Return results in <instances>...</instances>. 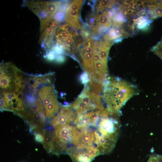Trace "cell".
I'll list each match as a JSON object with an SVG mask.
<instances>
[{
	"instance_id": "cell-1",
	"label": "cell",
	"mask_w": 162,
	"mask_h": 162,
	"mask_svg": "<svg viewBox=\"0 0 162 162\" xmlns=\"http://www.w3.org/2000/svg\"><path fill=\"white\" fill-rule=\"evenodd\" d=\"M101 98L106 109L112 114L118 113L122 107L136 92L134 85L117 77H110L105 82Z\"/></svg>"
},
{
	"instance_id": "cell-2",
	"label": "cell",
	"mask_w": 162,
	"mask_h": 162,
	"mask_svg": "<svg viewBox=\"0 0 162 162\" xmlns=\"http://www.w3.org/2000/svg\"><path fill=\"white\" fill-rule=\"evenodd\" d=\"M109 115L100 116L93 126L97 127L93 130L94 143L100 154L110 153L113 148L119 133V124L115 119Z\"/></svg>"
},
{
	"instance_id": "cell-3",
	"label": "cell",
	"mask_w": 162,
	"mask_h": 162,
	"mask_svg": "<svg viewBox=\"0 0 162 162\" xmlns=\"http://www.w3.org/2000/svg\"><path fill=\"white\" fill-rule=\"evenodd\" d=\"M102 92L101 90L88 82L76 100L70 105L73 112L77 116L93 111L105 109L101 99Z\"/></svg>"
},
{
	"instance_id": "cell-4",
	"label": "cell",
	"mask_w": 162,
	"mask_h": 162,
	"mask_svg": "<svg viewBox=\"0 0 162 162\" xmlns=\"http://www.w3.org/2000/svg\"><path fill=\"white\" fill-rule=\"evenodd\" d=\"M54 74H44L37 88V94L45 109L46 117L52 119L58 112L60 106L53 84Z\"/></svg>"
},
{
	"instance_id": "cell-5",
	"label": "cell",
	"mask_w": 162,
	"mask_h": 162,
	"mask_svg": "<svg viewBox=\"0 0 162 162\" xmlns=\"http://www.w3.org/2000/svg\"><path fill=\"white\" fill-rule=\"evenodd\" d=\"M24 4L39 18L41 32L58 10L62 3L57 1L27 0Z\"/></svg>"
},
{
	"instance_id": "cell-6",
	"label": "cell",
	"mask_w": 162,
	"mask_h": 162,
	"mask_svg": "<svg viewBox=\"0 0 162 162\" xmlns=\"http://www.w3.org/2000/svg\"><path fill=\"white\" fill-rule=\"evenodd\" d=\"M77 30L70 25L66 23L60 26L55 35V45L61 47L64 53L72 57L76 52L78 44L80 41Z\"/></svg>"
},
{
	"instance_id": "cell-7",
	"label": "cell",
	"mask_w": 162,
	"mask_h": 162,
	"mask_svg": "<svg viewBox=\"0 0 162 162\" xmlns=\"http://www.w3.org/2000/svg\"><path fill=\"white\" fill-rule=\"evenodd\" d=\"M54 139L56 148V154L67 153L69 146L72 144L74 139L79 131L76 126L69 124L54 128Z\"/></svg>"
},
{
	"instance_id": "cell-8",
	"label": "cell",
	"mask_w": 162,
	"mask_h": 162,
	"mask_svg": "<svg viewBox=\"0 0 162 162\" xmlns=\"http://www.w3.org/2000/svg\"><path fill=\"white\" fill-rule=\"evenodd\" d=\"M81 37L82 40H81L78 44L76 52H78L80 56L81 65L84 72L88 74L92 80L94 76L92 39L89 37Z\"/></svg>"
},
{
	"instance_id": "cell-9",
	"label": "cell",
	"mask_w": 162,
	"mask_h": 162,
	"mask_svg": "<svg viewBox=\"0 0 162 162\" xmlns=\"http://www.w3.org/2000/svg\"><path fill=\"white\" fill-rule=\"evenodd\" d=\"M17 67L11 62L0 64V92L15 91L16 72Z\"/></svg>"
},
{
	"instance_id": "cell-10",
	"label": "cell",
	"mask_w": 162,
	"mask_h": 162,
	"mask_svg": "<svg viewBox=\"0 0 162 162\" xmlns=\"http://www.w3.org/2000/svg\"><path fill=\"white\" fill-rule=\"evenodd\" d=\"M60 22L54 16L40 32L39 42L41 46L46 51L51 50L53 46V38Z\"/></svg>"
},
{
	"instance_id": "cell-11",
	"label": "cell",
	"mask_w": 162,
	"mask_h": 162,
	"mask_svg": "<svg viewBox=\"0 0 162 162\" xmlns=\"http://www.w3.org/2000/svg\"><path fill=\"white\" fill-rule=\"evenodd\" d=\"M96 14L90 18V27L94 32L101 33L109 28L112 24V14L110 12H96Z\"/></svg>"
},
{
	"instance_id": "cell-12",
	"label": "cell",
	"mask_w": 162,
	"mask_h": 162,
	"mask_svg": "<svg viewBox=\"0 0 162 162\" xmlns=\"http://www.w3.org/2000/svg\"><path fill=\"white\" fill-rule=\"evenodd\" d=\"M83 0H74L69 3L65 13L64 20L66 23L74 28L77 30H80L81 25L80 14Z\"/></svg>"
},
{
	"instance_id": "cell-13",
	"label": "cell",
	"mask_w": 162,
	"mask_h": 162,
	"mask_svg": "<svg viewBox=\"0 0 162 162\" xmlns=\"http://www.w3.org/2000/svg\"><path fill=\"white\" fill-rule=\"evenodd\" d=\"M67 153L73 162H91L94 158L100 154L97 147L92 146L85 149H70Z\"/></svg>"
},
{
	"instance_id": "cell-14",
	"label": "cell",
	"mask_w": 162,
	"mask_h": 162,
	"mask_svg": "<svg viewBox=\"0 0 162 162\" xmlns=\"http://www.w3.org/2000/svg\"><path fill=\"white\" fill-rule=\"evenodd\" d=\"M76 116L73 112L70 105L61 106L56 115L52 119L51 125L56 127L69 124L74 121Z\"/></svg>"
},
{
	"instance_id": "cell-15",
	"label": "cell",
	"mask_w": 162,
	"mask_h": 162,
	"mask_svg": "<svg viewBox=\"0 0 162 162\" xmlns=\"http://www.w3.org/2000/svg\"><path fill=\"white\" fill-rule=\"evenodd\" d=\"M74 137L72 144L78 149L86 148L94 143V135L93 131L82 130Z\"/></svg>"
},
{
	"instance_id": "cell-16",
	"label": "cell",
	"mask_w": 162,
	"mask_h": 162,
	"mask_svg": "<svg viewBox=\"0 0 162 162\" xmlns=\"http://www.w3.org/2000/svg\"><path fill=\"white\" fill-rule=\"evenodd\" d=\"M51 129L48 128L43 130L42 134L44 137V142L42 145L48 153L56 154V148L53 132H52Z\"/></svg>"
},
{
	"instance_id": "cell-17",
	"label": "cell",
	"mask_w": 162,
	"mask_h": 162,
	"mask_svg": "<svg viewBox=\"0 0 162 162\" xmlns=\"http://www.w3.org/2000/svg\"><path fill=\"white\" fill-rule=\"evenodd\" d=\"M127 34L126 33L119 28V26H113L110 29L108 34L105 35L104 38L105 40L109 41Z\"/></svg>"
},
{
	"instance_id": "cell-18",
	"label": "cell",
	"mask_w": 162,
	"mask_h": 162,
	"mask_svg": "<svg viewBox=\"0 0 162 162\" xmlns=\"http://www.w3.org/2000/svg\"><path fill=\"white\" fill-rule=\"evenodd\" d=\"M115 1L99 0L95 2L96 12H103L104 9L110 8L114 4Z\"/></svg>"
},
{
	"instance_id": "cell-19",
	"label": "cell",
	"mask_w": 162,
	"mask_h": 162,
	"mask_svg": "<svg viewBox=\"0 0 162 162\" xmlns=\"http://www.w3.org/2000/svg\"><path fill=\"white\" fill-rule=\"evenodd\" d=\"M154 52L162 59V40L153 49Z\"/></svg>"
},
{
	"instance_id": "cell-20",
	"label": "cell",
	"mask_w": 162,
	"mask_h": 162,
	"mask_svg": "<svg viewBox=\"0 0 162 162\" xmlns=\"http://www.w3.org/2000/svg\"><path fill=\"white\" fill-rule=\"evenodd\" d=\"M80 78L82 83L85 84L87 83L90 80V78L88 75L85 72H84L81 75Z\"/></svg>"
},
{
	"instance_id": "cell-21",
	"label": "cell",
	"mask_w": 162,
	"mask_h": 162,
	"mask_svg": "<svg viewBox=\"0 0 162 162\" xmlns=\"http://www.w3.org/2000/svg\"><path fill=\"white\" fill-rule=\"evenodd\" d=\"M36 141L43 144L44 142V137L42 133H38L34 135Z\"/></svg>"
},
{
	"instance_id": "cell-22",
	"label": "cell",
	"mask_w": 162,
	"mask_h": 162,
	"mask_svg": "<svg viewBox=\"0 0 162 162\" xmlns=\"http://www.w3.org/2000/svg\"><path fill=\"white\" fill-rule=\"evenodd\" d=\"M65 59V57L62 54L57 55L55 60L57 62L61 63L63 62Z\"/></svg>"
}]
</instances>
